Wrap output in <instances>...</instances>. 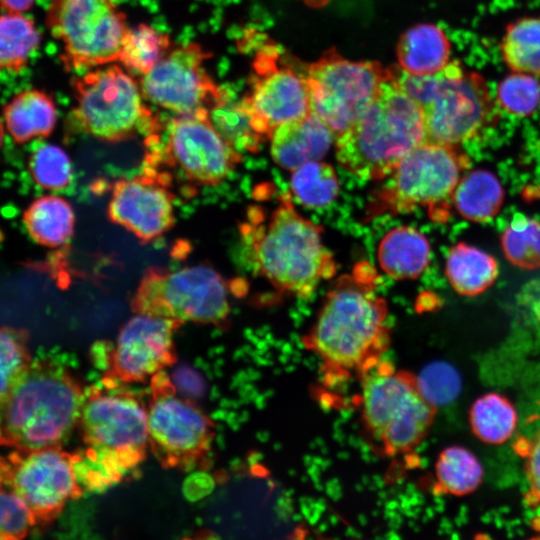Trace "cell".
I'll use <instances>...</instances> for the list:
<instances>
[{
    "label": "cell",
    "mask_w": 540,
    "mask_h": 540,
    "mask_svg": "<svg viewBox=\"0 0 540 540\" xmlns=\"http://www.w3.org/2000/svg\"><path fill=\"white\" fill-rule=\"evenodd\" d=\"M3 116L10 136L18 144L49 136L57 122L52 97L38 89H27L16 94L5 105Z\"/></svg>",
    "instance_id": "23"
},
{
    "label": "cell",
    "mask_w": 540,
    "mask_h": 540,
    "mask_svg": "<svg viewBox=\"0 0 540 540\" xmlns=\"http://www.w3.org/2000/svg\"><path fill=\"white\" fill-rule=\"evenodd\" d=\"M35 0H0V7L8 12L22 13L29 10Z\"/></svg>",
    "instance_id": "41"
},
{
    "label": "cell",
    "mask_w": 540,
    "mask_h": 540,
    "mask_svg": "<svg viewBox=\"0 0 540 540\" xmlns=\"http://www.w3.org/2000/svg\"><path fill=\"white\" fill-rule=\"evenodd\" d=\"M466 164L454 145L424 141L409 151L375 195L370 214L404 213L418 206L444 204Z\"/></svg>",
    "instance_id": "14"
},
{
    "label": "cell",
    "mask_w": 540,
    "mask_h": 540,
    "mask_svg": "<svg viewBox=\"0 0 540 540\" xmlns=\"http://www.w3.org/2000/svg\"><path fill=\"white\" fill-rule=\"evenodd\" d=\"M29 172L43 189L62 190L72 180V164L68 154L59 146L45 144L38 147L28 161Z\"/></svg>",
    "instance_id": "36"
},
{
    "label": "cell",
    "mask_w": 540,
    "mask_h": 540,
    "mask_svg": "<svg viewBox=\"0 0 540 540\" xmlns=\"http://www.w3.org/2000/svg\"><path fill=\"white\" fill-rule=\"evenodd\" d=\"M41 35L33 20L22 13H0V70L19 72L38 48Z\"/></svg>",
    "instance_id": "29"
},
{
    "label": "cell",
    "mask_w": 540,
    "mask_h": 540,
    "mask_svg": "<svg viewBox=\"0 0 540 540\" xmlns=\"http://www.w3.org/2000/svg\"><path fill=\"white\" fill-rule=\"evenodd\" d=\"M33 527L27 504L10 488H0V540L24 538Z\"/></svg>",
    "instance_id": "39"
},
{
    "label": "cell",
    "mask_w": 540,
    "mask_h": 540,
    "mask_svg": "<svg viewBox=\"0 0 540 540\" xmlns=\"http://www.w3.org/2000/svg\"><path fill=\"white\" fill-rule=\"evenodd\" d=\"M359 377L367 432L387 455L413 451L428 434L436 413L422 396L416 375L379 361Z\"/></svg>",
    "instance_id": "7"
},
{
    "label": "cell",
    "mask_w": 540,
    "mask_h": 540,
    "mask_svg": "<svg viewBox=\"0 0 540 540\" xmlns=\"http://www.w3.org/2000/svg\"><path fill=\"white\" fill-rule=\"evenodd\" d=\"M85 389L52 356H37L2 404L0 445L29 452L62 447L78 426Z\"/></svg>",
    "instance_id": "3"
},
{
    "label": "cell",
    "mask_w": 540,
    "mask_h": 540,
    "mask_svg": "<svg viewBox=\"0 0 540 540\" xmlns=\"http://www.w3.org/2000/svg\"><path fill=\"white\" fill-rule=\"evenodd\" d=\"M424 141L422 108L394 74L353 125L336 136L335 152L340 165L353 175L378 180L390 175Z\"/></svg>",
    "instance_id": "5"
},
{
    "label": "cell",
    "mask_w": 540,
    "mask_h": 540,
    "mask_svg": "<svg viewBox=\"0 0 540 540\" xmlns=\"http://www.w3.org/2000/svg\"><path fill=\"white\" fill-rule=\"evenodd\" d=\"M396 54L402 71L412 76H429L449 64L451 44L441 28L421 23L402 34Z\"/></svg>",
    "instance_id": "21"
},
{
    "label": "cell",
    "mask_w": 540,
    "mask_h": 540,
    "mask_svg": "<svg viewBox=\"0 0 540 540\" xmlns=\"http://www.w3.org/2000/svg\"><path fill=\"white\" fill-rule=\"evenodd\" d=\"M144 163L173 169L194 185H217L242 160L241 153L215 129L209 115L178 116L145 139Z\"/></svg>",
    "instance_id": "10"
},
{
    "label": "cell",
    "mask_w": 540,
    "mask_h": 540,
    "mask_svg": "<svg viewBox=\"0 0 540 540\" xmlns=\"http://www.w3.org/2000/svg\"><path fill=\"white\" fill-rule=\"evenodd\" d=\"M78 452L49 447L29 452L13 450L8 456V488L30 509L35 526L51 524L71 500L83 495L76 462Z\"/></svg>",
    "instance_id": "15"
},
{
    "label": "cell",
    "mask_w": 540,
    "mask_h": 540,
    "mask_svg": "<svg viewBox=\"0 0 540 540\" xmlns=\"http://www.w3.org/2000/svg\"><path fill=\"white\" fill-rule=\"evenodd\" d=\"M496 100L503 110L513 116H530L540 103V82L535 76L511 71L499 82Z\"/></svg>",
    "instance_id": "37"
},
{
    "label": "cell",
    "mask_w": 540,
    "mask_h": 540,
    "mask_svg": "<svg viewBox=\"0 0 540 540\" xmlns=\"http://www.w3.org/2000/svg\"><path fill=\"white\" fill-rule=\"evenodd\" d=\"M169 45L167 35L146 24H139L128 29L122 41L118 60L127 68L145 74L166 54Z\"/></svg>",
    "instance_id": "33"
},
{
    "label": "cell",
    "mask_w": 540,
    "mask_h": 540,
    "mask_svg": "<svg viewBox=\"0 0 540 540\" xmlns=\"http://www.w3.org/2000/svg\"><path fill=\"white\" fill-rule=\"evenodd\" d=\"M291 197L281 195L266 224L250 211L240 230L258 275L280 292L308 297L337 265L322 242V226L300 215Z\"/></svg>",
    "instance_id": "4"
},
{
    "label": "cell",
    "mask_w": 540,
    "mask_h": 540,
    "mask_svg": "<svg viewBox=\"0 0 540 540\" xmlns=\"http://www.w3.org/2000/svg\"><path fill=\"white\" fill-rule=\"evenodd\" d=\"M292 172L291 192L304 206L325 207L337 198L340 185L335 170L330 164L320 160L311 161Z\"/></svg>",
    "instance_id": "31"
},
{
    "label": "cell",
    "mask_w": 540,
    "mask_h": 540,
    "mask_svg": "<svg viewBox=\"0 0 540 540\" xmlns=\"http://www.w3.org/2000/svg\"><path fill=\"white\" fill-rule=\"evenodd\" d=\"M333 131L312 110L278 127L271 135V156L280 167L293 171L319 161L329 150Z\"/></svg>",
    "instance_id": "20"
},
{
    "label": "cell",
    "mask_w": 540,
    "mask_h": 540,
    "mask_svg": "<svg viewBox=\"0 0 540 540\" xmlns=\"http://www.w3.org/2000/svg\"><path fill=\"white\" fill-rule=\"evenodd\" d=\"M500 243L504 256L514 266L525 270L540 268V221L515 214Z\"/></svg>",
    "instance_id": "32"
},
{
    "label": "cell",
    "mask_w": 540,
    "mask_h": 540,
    "mask_svg": "<svg viewBox=\"0 0 540 540\" xmlns=\"http://www.w3.org/2000/svg\"><path fill=\"white\" fill-rule=\"evenodd\" d=\"M457 212L466 220L482 223L499 212L504 189L498 178L484 169L473 170L462 176L452 194Z\"/></svg>",
    "instance_id": "26"
},
{
    "label": "cell",
    "mask_w": 540,
    "mask_h": 540,
    "mask_svg": "<svg viewBox=\"0 0 540 540\" xmlns=\"http://www.w3.org/2000/svg\"><path fill=\"white\" fill-rule=\"evenodd\" d=\"M304 4L312 8H320L328 4L330 0H300Z\"/></svg>",
    "instance_id": "43"
},
{
    "label": "cell",
    "mask_w": 540,
    "mask_h": 540,
    "mask_svg": "<svg viewBox=\"0 0 540 540\" xmlns=\"http://www.w3.org/2000/svg\"><path fill=\"white\" fill-rule=\"evenodd\" d=\"M126 385L102 377L85 389L78 427L86 448L79 452L76 470L90 490L119 482L149 451L147 406Z\"/></svg>",
    "instance_id": "2"
},
{
    "label": "cell",
    "mask_w": 540,
    "mask_h": 540,
    "mask_svg": "<svg viewBox=\"0 0 540 540\" xmlns=\"http://www.w3.org/2000/svg\"><path fill=\"white\" fill-rule=\"evenodd\" d=\"M394 74V69L377 61H351L332 48L308 67L305 79L311 110L338 136L353 125Z\"/></svg>",
    "instance_id": "12"
},
{
    "label": "cell",
    "mask_w": 540,
    "mask_h": 540,
    "mask_svg": "<svg viewBox=\"0 0 540 540\" xmlns=\"http://www.w3.org/2000/svg\"><path fill=\"white\" fill-rule=\"evenodd\" d=\"M500 51L512 72L540 77V16L510 23L500 42Z\"/></svg>",
    "instance_id": "28"
},
{
    "label": "cell",
    "mask_w": 540,
    "mask_h": 540,
    "mask_svg": "<svg viewBox=\"0 0 540 540\" xmlns=\"http://www.w3.org/2000/svg\"><path fill=\"white\" fill-rule=\"evenodd\" d=\"M229 284L211 267H149L132 296L136 314L222 327L230 315Z\"/></svg>",
    "instance_id": "8"
},
{
    "label": "cell",
    "mask_w": 540,
    "mask_h": 540,
    "mask_svg": "<svg viewBox=\"0 0 540 540\" xmlns=\"http://www.w3.org/2000/svg\"><path fill=\"white\" fill-rule=\"evenodd\" d=\"M9 469L8 459L0 456V488L8 487Z\"/></svg>",
    "instance_id": "42"
},
{
    "label": "cell",
    "mask_w": 540,
    "mask_h": 540,
    "mask_svg": "<svg viewBox=\"0 0 540 540\" xmlns=\"http://www.w3.org/2000/svg\"><path fill=\"white\" fill-rule=\"evenodd\" d=\"M422 396L434 407L454 402L462 388L459 371L445 361H435L425 366L416 376Z\"/></svg>",
    "instance_id": "38"
},
{
    "label": "cell",
    "mask_w": 540,
    "mask_h": 540,
    "mask_svg": "<svg viewBox=\"0 0 540 540\" xmlns=\"http://www.w3.org/2000/svg\"><path fill=\"white\" fill-rule=\"evenodd\" d=\"M149 451L165 469L188 472L208 456L214 438L211 419L180 396L165 370L149 380Z\"/></svg>",
    "instance_id": "11"
},
{
    "label": "cell",
    "mask_w": 540,
    "mask_h": 540,
    "mask_svg": "<svg viewBox=\"0 0 540 540\" xmlns=\"http://www.w3.org/2000/svg\"><path fill=\"white\" fill-rule=\"evenodd\" d=\"M255 74L249 93L240 101L253 129L270 138L280 126L311 111L305 77L277 64V50L265 47L253 62Z\"/></svg>",
    "instance_id": "18"
},
{
    "label": "cell",
    "mask_w": 540,
    "mask_h": 540,
    "mask_svg": "<svg viewBox=\"0 0 540 540\" xmlns=\"http://www.w3.org/2000/svg\"><path fill=\"white\" fill-rule=\"evenodd\" d=\"M210 56L195 43L166 53L143 74V96L178 116L209 115L210 110L229 100L228 93L214 83L203 67Z\"/></svg>",
    "instance_id": "16"
},
{
    "label": "cell",
    "mask_w": 540,
    "mask_h": 540,
    "mask_svg": "<svg viewBox=\"0 0 540 540\" xmlns=\"http://www.w3.org/2000/svg\"><path fill=\"white\" fill-rule=\"evenodd\" d=\"M517 411L509 399L498 393H487L471 406L469 423L473 434L486 444L505 443L514 434Z\"/></svg>",
    "instance_id": "27"
},
{
    "label": "cell",
    "mask_w": 540,
    "mask_h": 540,
    "mask_svg": "<svg viewBox=\"0 0 540 540\" xmlns=\"http://www.w3.org/2000/svg\"><path fill=\"white\" fill-rule=\"evenodd\" d=\"M209 119L218 133L239 152H256L264 139L253 129L241 102L226 101L210 110Z\"/></svg>",
    "instance_id": "35"
},
{
    "label": "cell",
    "mask_w": 540,
    "mask_h": 540,
    "mask_svg": "<svg viewBox=\"0 0 540 540\" xmlns=\"http://www.w3.org/2000/svg\"><path fill=\"white\" fill-rule=\"evenodd\" d=\"M183 323L137 314L119 331L103 377L123 384L150 380L177 361L175 331Z\"/></svg>",
    "instance_id": "19"
},
{
    "label": "cell",
    "mask_w": 540,
    "mask_h": 540,
    "mask_svg": "<svg viewBox=\"0 0 540 540\" xmlns=\"http://www.w3.org/2000/svg\"><path fill=\"white\" fill-rule=\"evenodd\" d=\"M430 243L416 228L400 226L390 230L378 246V262L390 277L403 280L419 277L430 261Z\"/></svg>",
    "instance_id": "22"
},
{
    "label": "cell",
    "mask_w": 540,
    "mask_h": 540,
    "mask_svg": "<svg viewBox=\"0 0 540 540\" xmlns=\"http://www.w3.org/2000/svg\"><path fill=\"white\" fill-rule=\"evenodd\" d=\"M435 472L441 489L456 496L474 492L484 477V470L478 458L461 446L444 449L438 456Z\"/></svg>",
    "instance_id": "30"
},
{
    "label": "cell",
    "mask_w": 540,
    "mask_h": 540,
    "mask_svg": "<svg viewBox=\"0 0 540 540\" xmlns=\"http://www.w3.org/2000/svg\"><path fill=\"white\" fill-rule=\"evenodd\" d=\"M525 473L533 497L540 502V431L529 447Z\"/></svg>",
    "instance_id": "40"
},
{
    "label": "cell",
    "mask_w": 540,
    "mask_h": 540,
    "mask_svg": "<svg viewBox=\"0 0 540 540\" xmlns=\"http://www.w3.org/2000/svg\"><path fill=\"white\" fill-rule=\"evenodd\" d=\"M402 89L422 108L425 141L458 145L488 123L494 102L482 75L450 61L440 72L412 76L395 69Z\"/></svg>",
    "instance_id": "6"
},
{
    "label": "cell",
    "mask_w": 540,
    "mask_h": 540,
    "mask_svg": "<svg viewBox=\"0 0 540 540\" xmlns=\"http://www.w3.org/2000/svg\"><path fill=\"white\" fill-rule=\"evenodd\" d=\"M377 276L369 262L361 261L337 278L303 337L306 348L334 374L360 376L388 349V306L375 292Z\"/></svg>",
    "instance_id": "1"
},
{
    "label": "cell",
    "mask_w": 540,
    "mask_h": 540,
    "mask_svg": "<svg viewBox=\"0 0 540 540\" xmlns=\"http://www.w3.org/2000/svg\"><path fill=\"white\" fill-rule=\"evenodd\" d=\"M23 222L30 237L49 248L68 243L75 229L72 206L56 195L35 199L24 211Z\"/></svg>",
    "instance_id": "25"
},
{
    "label": "cell",
    "mask_w": 540,
    "mask_h": 540,
    "mask_svg": "<svg viewBox=\"0 0 540 540\" xmlns=\"http://www.w3.org/2000/svg\"><path fill=\"white\" fill-rule=\"evenodd\" d=\"M1 408H2V405L0 404V420H1Z\"/></svg>",
    "instance_id": "45"
},
{
    "label": "cell",
    "mask_w": 540,
    "mask_h": 540,
    "mask_svg": "<svg viewBox=\"0 0 540 540\" xmlns=\"http://www.w3.org/2000/svg\"><path fill=\"white\" fill-rule=\"evenodd\" d=\"M173 177L143 163L141 173L112 185L107 215L111 222L131 232L142 244L167 233L175 223Z\"/></svg>",
    "instance_id": "17"
},
{
    "label": "cell",
    "mask_w": 540,
    "mask_h": 540,
    "mask_svg": "<svg viewBox=\"0 0 540 540\" xmlns=\"http://www.w3.org/2000/svg\"><path fill=\"white\" fill-rule=\"evenodd\" d=\"M27 331L10 326L0 327V404L29 368L33 357Z\"/></svg>",
    "instance_id": "34"
},
{
    "label": "cell",
    "mask_w": 540,
    "mask_h": 540,
    "mask_svg": "<svg viewBox=\"0 0 540 540\" xmlns=\"http://www.w3.org/2000/svg\"><path fill=\"white\" fill-rule=\"evenodd\" d=\"M498 263L489 253L466 243H457L448 252L445 274L452 288L463 296L474 297L493 285Z\"/></svg>",
    "instance_id": "24"
},
{
    "label": "cell",
    "mask_w": 540,
    "mask_h": 540,
    "mask_svg": "<svg viewBox=\"0 0 540 540\" xmlns=\"http://www.w3.org/2000/svg\"><path fill=\"white\" fill-rule=\"evenodd\" d=\"M78 127L94 138L118 143L139 133H152L160 120L144 104L137 82L123 69L110 65L73 82Z\"/></svg>",
    "instance_id": "9"
},
{
    "label": "cell",
    "mask_w": 540,
    "mask_h": 540,
    "mask_svg": "<svg viewBox=\"0 0 540 540\" xmlns=\"http://www.w3.org/2000/svg\"><path fill=\"white\" fill-rule=\"evenodd\" d=\"M4 137H5V130H4L3 123L0 119V149L3 145Z\"/></svg>",
    "instance_id": "44"
},
{
    "label": "cell",
    "mask_w": 540,
    "mask_h": 540,
    "mask_svg": "<svg viewBox=\"0 0 540 540\" xmlns=\"http://www.w3.org/2000/svg\"><path fill=\"white\" fill-rule=\"evenodd\" d=\"M51 35L63 44L67 69L102 66L118 60L128 31L113 0H53L46 14Z\"/></svg>",
    "instance_id": "13"
}]
</instances>
